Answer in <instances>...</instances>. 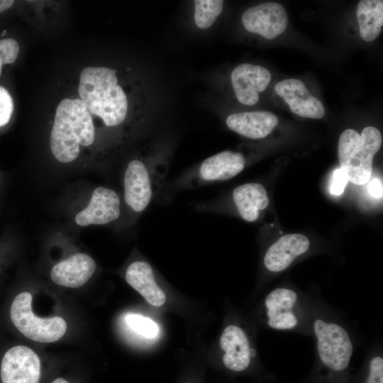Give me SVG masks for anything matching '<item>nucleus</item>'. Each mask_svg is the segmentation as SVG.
<instances>
[{"label":"nucleus","mask_w":383,"mask_h":383,"mask_svg":"<svg viewBox=\"0 0 383 383\" xmlns=\"http://www.w3.org/2000/svg\"><path fill=\"white\" fill-rule=\"evenodd\" d=\"M32 295L28 292L18 294L13 299L10 317L14 326L26 337L40 343L60 340L67 331L66 321L60 316L38 318L32 311Z\"/></svg>","instance_id":"6"},{"label":"nucleus","mask_w":383,"mask_h":383,"mask_svg":"<svg viewBox=\"0 0 383 383\" xmlns=\"http://www.w3.org/2000/svg\"><path fill=\"white\" fill-rule=\"evenodd\" d=\"M309 245V240L304 235L293 233L283 235L267 249L264 265L270 272L284 270L295 258L308 250Z\"/></svg>","instance_id":"14"},{"label":"nucleus","mask_w":383,"mask_h":383,"mask_svg":"<svg viewBox=\"0 0 383 383\" xmlns=\"http://www.w3.org/2000/svg\"><path fill=\"white\" fill-rule=\"evenodd\" d=\"M116 70L106 67H87L80 74L78 92L90 113L102 118L109 127L125 120L128 99L118 84Z\"/></svg>","instance_id":"2"},{"label":"nucleus","mask_w":383,"mask_h":383,"mask_svg":"<svg viewBox=\"0 0 383 383\" xmlns=\"http://www.w3.org/2000/svg\"><path fill=\"white\" fill-rule=\"evenodd\" d=\"M52 383H70L67 380L62 378H57L55 380H54Z\"/></svg>","instance_id":"28"},{"label":"nucleus","mask_w":383,"mask_h":383,"mask_svg":"<svg viewBox=\"0 0 383 383\" xmlns=\"http://www.w3.org/2000/svg\"><path fill=\"white\" fill-rule=\"evenodd\" d=\"M277 94L284 99L291 111L304 118H322L325 109L321 101L308 91L304 84L296 79H287L274 86Z\"/></svg>","instance_id":"12"},{"label":"nucleus","mask_w":383,"mask_h":383,"mask_svg":"<svg viewBox=\"0 0 383 383\" xmlns=\"http://www.w3.org/2000/svg\"><path fill=\"white\" fill-rule=\"evenodd\" d=\"M169 158L152 151L131 160L123 174L124 202L133 215H140L159 197L167 182Z\"/></svg>","instance_id":"4"},{"label":"nucleus","mask_w":383,"mask_h":383,"mask_svg":"<svg viewBox=\"0 0 383 383\" xmlns=\"http://www.w3.org/2000/svg\"><path fill=\"white\" fill-rule=\"evenodd\" d=\"M0 374L2 383H38L40 358L27 346H13L3 356Z\"/></svg>","instance_id":"7"},{"label":"nucleus","mask_w":383,"mask_h":383,"mask_svg":"<svg viewBox=\"0 0 383 383\" xmlns=\"http://www.w3.org/2000/svg\"><path fill=\"white\" fill-rule=\"evenodd\" d=\"M13 1L12 0H1L0 1V13L9 9L13 4Z\"/></svg>","instance_id":"27"},{"label":"nucleus","mask_w":383,"mask_h":383,"mask_svg":"<svg viewBox=\"0 0 383 383\" xmlns=\"http://www.w3.org/2000/svg\"><path fill=\"white\" fill-rule=\"evenodd\" d=\"M368 192L371 196L379 199L382 196V182L379 179L374 178L369 181Z\"/></svg>","instance_id":"26"},{"label":"nucleus","mask_w":383,"mask_h":383,"mask_svg":"<svg viewBox=\"0 0 383 383\" xmlns=\"http://www.w3.org/2000/svg\"><path fill=\"white\" fill-rule=\"evenodd\" d=\"M348 181V177L344 172L340 168L336 169L333 174L330 192L335 196L340 195Z\"/></svg>","instance_id":"25"},{"label":"nucleus","mask_w":383,"mask_h":383,"mask_svg":"<svg viewBox=\"0 0 383 383\" xmlns=\"http://www.w3.org/2000/svg\"><path fill=\"white\" fill-rule=\"evenodd\" d=\"M226 123L229 129L243 136L260 139L272 131L278 118L269 111L240 112L229 115Z\"/></svg>","instance_id":"16"},{"label":"nucleus","mask_w":383,"mask_h":383,"mask_svg":"<svg viewBox=\"0 0 383 383\" xmlns=\"http://www.w3.org/2000/svg\"><path fill=\"white\" fill-rule=\"evenodd\" d=\"M125 319L131 329L145 338H155L159 332L157 324L148 317L131 313L127 315Z\"/></svg>","instance_id":"22"},{"label":"nucleus","mask_w":383,"mask_h":383,"mask_svg":"<svg viewBox=\"0 0 383 383\" xmlns=\"http://www.w3.org/2000/svg\"><path fill=\"white\" fill-rule=\"evenodd\" d=\"M220 346L224 351L222 358L224 366L235 372L246 370L250 365L252 357L256 355L244 331L235 325H229L224 328Z\"/></svg>","instance_id":"13"},{"label":"nucleus","mask_w":383,"mask_h":383,"mask_svg":"<svg viewBox=\"0 0 383 383\" xmlns=\"http://www.w3.org/2000/svg\"><path fill=\"white\" fill-rule=\"evenodd\" d=\"M126 280L151 305L160 306L166 300L164 292L158 286L152 266L145 260H135L126 271Z\"/></svg>","instance_id":"17"},{"label":"nucleus","mask_w":383,"mask_h":383,"mask_svg":"<svg viewBox=\"0 0 383 383\" xmlns=\"http://www.w3.org/2000/svg\"><path fill=\"white\" fill-rule=\"evenodd\" d=\"M382 143L380 131L372 126L365 128L360 134L350 128L342 133L338 142V159L340 168L349 181L357 185L370 181L373 158Z\"/></svg>","instance_id":"5"},{"label":"nucleus","mask_w":383,"mask_h":383,"mask_svg":"<svg viewBox=\"0 0 383 383\" xmlns=\"http://www.w3.org/2000/svg\"><path fill=\"white\" fill-rule=\"evenodd\" d=\"M13 111V101L9 92L0 86V127L6 125Z\"/></svg>","instance_id":"24"},{"label":"nucleus","mask_w":383,"mask_h":383,"mask_svg":"<svg viewBox=\"0 0 383 383\" xmlns=\"http://www.w3.org/2000/svg\"><path fill=\"white\" fill-rule=\"evenodd\" d=\"M95 130L89 111L81 99H65L56 109L50 135V148L60 162H70L79 153V145L93 143Z\"/></svg>","instance_id":"3"},{"label":"nucleus","mask_w":383,"mask_h":383,"mask_svg":"<svg viewBox=\"0 0 383 383\" xmlns=\"http://www.w3.org/2000/svg\"><path fill=\"white\" fill-rule=\"evenodd\" d=\"M271 77L270 71L262 66L248 63L238 65L231 76L237 99L244 105H255L259 93L266 89Z\"/></svg>","instance_id":"11"},{"label":"nucleus","mask_w":383,"mask_h":383,"mask_svg":"<svg viewBox=\"0 0 383 383\" xmlns=\"http://www.w3.org/2000/svg\"><path fill=\"white\" fill-rule=\"evenodd\" d=\"M350 383H383L382 356H372L357 375L350 377Z\"/></svg>","instance_id":"21"},{"label":"nucleus","mask_w":383,"mask_h":383,"mask_svg":"<svg viewBox=\"0 0 383 383\" xmlns=\"http://www.w3.org/2000/svg\"><path fill=\"white\" fill-rule=\"evenodd\" d=\"M6 33V30H4V33H2V35H4Z\"/></svg>","instance_id":"30"},{"label":"nucleus","mask_w":383,"mask_h":383,"mask_svg":"<svg viewBox=\"0 0 383 383\" xmlns=\"http://www.w3.org/2000/svg\"><path fill=\"white\" fill-rule=\"evenodd\" d=\"M297 303L298 294L293 289L279 287L272 290L265 299L269 327L277 331L295 328L299 324L296 313Z\"/></svg>","instance_id":"9"},{"label":"nucleus","mask_w":383,"mask_h":383,"mask_svg":"<svg viewBox=\"0 0 383 383\" xmlns=\"http://www.w3.org/2000/svg\"><path fill=\"white\" fill-rule=\"evenodd\" d=\"M96 270L94 259L84 253H77L52 268L50 277L58 285L78 288L84 285Z\"/></svg>","instance_id":"15"},{"label":"nucleus","mask_w":383,"mask_h":383,"mask_svg":"<svg viewBox=\"0 0 383 383\" xmlns=\"http://www.w3.org/2000/svg\"><path fill=\"white\" fill-rule=\"evenodd\" d=\"M19 52V45L13 38L0 40V61L2 65L15 62Z\"/></svg>","instance_id":"23"},{"label":"nucleus","mask_w":383,"mask_h":383,"mask_svg":"<svg viewBox=\"0 0 383 383\" xmlns=\"http://www.w3.org/2000/svg\"><path fill=\"white\" fill-rule=\"evenodd\" d=\"M313 329L318 359L302 383H350L353 345L348 331L341 325L322 318L313 321Z\"/></svg>","instance_id":"1"},{"label":"nucleus","mask_w":383,"mask_h":383,"mask_svg":"<svg viewBox=\"0 0 383 383\" xmlns=\"http://www.w3.org/2000/svg\"><path fill=\"white\" fill-rule=\"evenodd\" d=\"M2 65H3L1 64V62L0 61V76H1V71H2Z\"/></svg>","instance_id":"29"},{"label":"nucleus","mask_w":383,"mask_h":383,"mask_svg":"<svg viewBox=\"0 0 383 383\" xmlns=\"http://www.w3.org/2000/svg\"><path fill=\"white\" fill-rule=\"evenodd\" d=\"M356 16L361 38L368 42L375 40L383 26V1H360Z\"/></svg>","instance_id":"19"},{"label":"nucleus","mask_w":383,"mask_h":383,"mask_svg":"<svg viewBox=\"0 0 383 383\" xmlns=\"http://www.w3.org/2000/svg\"><path fill=\"white\" fill-rule=\"evenodd\" d=\"M231 200L238 215L248 222L255 221L260 211L269 204L267 192L258 183H247L235 187Z\"/></svg>","instance_id":"18"},{"label":"nucleus","mask_w":383,"mask_h":383,"mask_svg":"<svg viewBox=\"0 0 383 383\" xmlns=\"http://www.w3.org/2000/svg\"><path fill=\"white\" fill-rule=\"evenodd\" d=\"M121 199L114 190L96 187L88 206L76 215L75 221L80 226L109 223L121 216Z\"/></svg>","instance_id":"10"},{"label":"nucleus","mask_w":383,"mask_h":383,"mask_svg":"<svg viewBox=\"0 0 383 383\" xmlns=\"http://www.w3.org/2000/svg\"><path fill=\"white\" fill-rule=\"evenodd\" d=\"M223 1H194V21L201 29L209 28L222 11Z\"/></svg>","instance_id":"20"},{"label":"nucleus","mask_w":383,"mask_h":383,"mask_svg":"<svg viewBox=\"0 0 383 383\" xmlns=\"http://www.w3.org/2000/svg\"><path fill=\"white\" fill-rule=\"evenodd\" d=\"M242 23L248 31L272 40L285 30L288 16L281 4L267 2L245 11L242 15Z\"/></svg>","instance_id":"8"}]
</instances>
